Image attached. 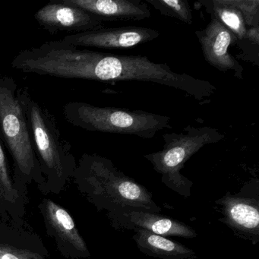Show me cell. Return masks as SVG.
<instances>
[{
    "label": "cell",
    "instance_id": "7c38bea8",
    "mask_svg": "<svg viewBox=\"0 0 259 259\" xmlns=\"http://www.w3.org/2000/svg\"><path fill=\"white\" fill-rule=\"evenodd\" d=\"M139 240L145 248H148L156 254L164 256H177L186 254L189 250L182 245L172 242L162 236L154 234L145 230L139 231Z\"/></svg>",
    "mask_w": 259,
    "mask_h": 259
},
{
    "label": "cell",
    "instance_id": "9a60e30c",
    "mask_svg": "<svg viewBox=\"0 0 259 259\" xmlns=\"http://www.w3.org/2000/svg\"><path fill=\"white\" fill-rule=\"evenodd\" d=\"M228 2L240 11L247 27L259 26L258 0H228Z\"/></svg>",
    "mask_w": 259,
    "mask_h": 259
},
{
    "label": "cell",
    "instance_id": "277c9868",
    "mask_svg": "<svg viewBox=\"0 0 259 259\" xmlns=\"http://www.w3.org/2000/svg\"><path fill=\"white\" fill-rule=\"evenodd\" d=\"M164 145L161 151L145 155L154 169L169 181L180 183L185 163L201 148L209 144L218 143L225 136L213 127L187 125L180 133H166L162 136Z\"/></svg>",
    "mask_w": 259,
    "mask_h": 259
},
{
    "label": "cell",
    "instance_id": "9c48e42d",
    "mask_svg": "<svg viewBox=\"0 0 259 259\" xmlns=\"http://www.w3.org/2000/svg\"><path fill=\"white\" fill-rule=\"evenodd\" d=\"M46 213L52 227L60 237L70 243L80 251L87 250L85 243L75 227L72 217L63 207L48 200L46 202Z\"/></svg>",
    "mask_w": 259,
    "mask_h": 259
},
{
    "label": "cell",
    "instance_id": "5b68a950",
    "mask_svg": "<svg viewBox=\"0 0 259 259\" xmlns=\"http://www.w3.org/2000/svg\"><path fill=\"white\" fill-rule=\"evenodd\" d=\"M159 35L157 30L143 27H104L87 32L69 34L62 40L78 48L128 49L152 41Z\"/></svg>",
    "mask_w": 259,
    "mask_h": 259
},
{
    "label": "cell",
    "instance_id": "30bf717a",
    "mask_svg": "<svg viewBox=\"0 0 259 259\" xmlns=\"http://www.w3.org/2000/svg\"><path fill=\"white\" fill-rule=\"evenodd\" d=\"M206 12L218 19L242 41L246 34L247 26L239 10L229 4L228 0H205L199 2Z\"/></svg>",
    "mask_w": 259,
    "mask_h": 259
},
{
    "label": "cell",
    "instance_id": "4fadbf2b",
    "mask_svg": "<svg viewBox=\"0 0 259 259\" xmlns=\"http://www.w3.org/2000/svg\"><path fill=\"white\" fill-rule=\"evenodd\" d=\"M229 218L236 227L245 230H257L259 224L258 210L254 206L242 201H234L227 207Z\"/></svg>",
    "mask_w": 259,
    "mask_h": 259
},
{
    "label": "cell",
    "instance_id": "e0dca14e",
    "mask_svg": "<svg viewBox=\"0 0 259 259\" xmlns=\"http://www.w3.org/2000/svg\"><path fill=\"white\" fill-rule=\"evenodd\" d=\"M243 40H247L251 45H259V26L250 27L247 28L246 34Z\"/></svg>",
    "mask_w": 259,
    "mask_h": 259
},
{
    "label": "cell",
    "instance_id": "6da1fadb",
    "mask_svg": "<svg viewBox=\"0 0 259 259\" xmlns=\"http://www.w3.org/2000/svg\"><path fill=\"white\" fill-rule=\"evenodd\" d=\"M71 125L89 132L130 135L151 139L158 132L172 128L170 118L141 110L101 107L89 103L69 102L63 107Z\"/></svg>",
    "mask_w": 259,
    "mask_h": 259
},
{
    "label": "cell",
    "instance_id": "3957f363",
    "mask_svg": "<svg viewBox=\"0 0 259 259\" xmlns=\"http://www.w3.org/2000/svg\"><path fill=\"white\" fill-rule=\"evenodd\" d=\"M18 84L10 76H0V142L11 154L18 170L30 177L38 162L26 116L18 99Z\"/></svg>",
    "mask_w": 259,
    "mask_h": 259
},
{
    "label": "cell",
    "instance_id": "2e32d148",
    "mask_svg": "<svg viewBox=\"0 0 259 259\" xmlns=\"http://www.w3.org/2000/svg\"><path fill=\"white\" fill-rule=\"evenodd\" d=\"M0 259H44V257L28 250L0 244Z\"/></svg>",
    "mask_w": 259,
    "mask_h": 259
},
{
    "label": "cell",
    "instance_id": "8992f818",
    "mask_svg": "<svg viewBox=\"0 0 259 259\" xmlns=\"http://www.w3.org/2000/svg\"><path fill=\"white\" fill-rule=\"evenodd\" d=\"M34 20L51 34L87 32L105 27L104 22L84 10L68 5L61 0H51L37 10Z\"/></svg>",
    "mask_w": 259,
    "mask_h": 259
},
{
    "label": "cell",
    "instance_id": "ba28073f",
    "mask_svg": "<svg viewBox=\"0 0 259 259\" xmlns=\"http://www.w3.org/2000/svg\"><path fill=\"white\" fill-rule=\"evenodd\" d=\"M105 22H137L149 19L151 9L142 0H61Z\"/></svg>",
    "mask_w": 259,
    "mask_h": 259
},
{
    "label": "cell",
    "instance_id": "8fae6325",
    "mask_svg": "<svg viewBox=\"0 0 259 259\" xmlns=\"http://www.w3.org/2000/svg\"><path fill=\"white\" fill-rule=\"evenodd\" d=\"M132 221L138 227L159 236H192L194 232L180 223L148 213L133 212Z\"/></svg>",
    "mask_w": 259,
    "mask_h": 259
},
{
    "label": "cell",
    "instance_id": "7a4b0ae2",
    "mask_svg": "<svg viewBox=\"0 0 259 259\" xmlns=\"http://www.w3.org/2000/svg\"><path fill=\"white\" fill-rule=\"evenodd\" d=\"M17 96L28 121L36 156L47 170L61 179L73 160L70 144L63 138L55 116L34 99L28 88L18 89Z\"/></svg>",
    "mask_w": 259,
    "mask_h": 259
},
{
    "label": "cell",
    "instance_id": "5bb4252c",
    "mask_svg": "<svg viewBox=\"0 0 259 259\" xmlns=\"http://www.w3.org/2000/svg\"><path fill=\"white\" fill-rule=\"evenodd\" d=\"M162 16L174 18L186 25H192V12L187 0H145Z\"/></svg>",
    "mask_w": 259,
    "mask_h": 259
},
{
    "label": "cell",
    "instance_id": "52a82bcc",
    "mask_svg": "<svg viewBox=\"0 0 259 259\" xmlns=\"http://www.w3.org/2000/svg\"><path fill=\"white\" fill-rule=\"evenodd\" d=\"M206 62L221 72H233L239 79L243 78V68L229 52L237 37L218 19L211 16L204 29L195 31Z\"/></svg>",
    "mask_w": 259,
    "mask_h": 259
}]
</instances>
